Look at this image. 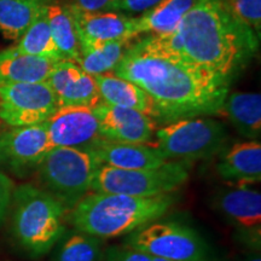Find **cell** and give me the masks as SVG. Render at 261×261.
<instances>
[{
	"label": "cell",
	"instance_id": "6da1fadb",
	"mask_svg": "<svg viewBox=\"0 0 261 261\" xmlns=\"http://www.w3.org/2000/svg\"><path fill=\"white\" fill-rule=\"evenodd\" d=\"M113 73L144 91L151 117L165 125L219 114L228 94V81L185 56L168 35H140Z\"/></svg>",
	"mask_w": 261,
	"mask_h": 261
},
{
	"label": "cell",
	"instance_id": "7a4b0ae2",
	"mask_svg": "<svg viewBox=\"0 0 261 261\" xmlns=\"http://www.w3.org/2000/svg\"><path fill=\"white\" fill-rule=\"evenodd\" d=\"M168 37L185 56L226 81L253 57L260 39L233 17L225 0H197Z\"/></svg>",
	"mask_w": 261,
	"mask_h": 261
},
{
	"label": "cell",
	"instance_id": "3957f363",
	"mask_svg": "<svg viewBox=\"0 0 261 261\" xmlns=\"http://www.w3.org/2000/svg\"><path fill=\"white\" fill-rule=\"evenodd\" d=\"M172 194L137 197L90 191L70 210L75 230L100 240L128 234L163 217L174 204Z\"/></svg>",
	"mask_w": 261,
	"mask_h": 261
},
{
	"label": "cell",
	"instance_id": "277c9868",
	"mask_svg": "<svg viewBox=\"0 0 261 261\" xmlns=\"http://www.w3.org/2000/svg\"><path fill=\"white\" fill-rule=\"evenodd\" d=\"M11 232L24 252L46 254L65 233L68 208L44 189L18 187L11 198Z\"/></svg>",
	"mask_w": 261,
	"mask_h": 261
},
{
	"label": "cell",
	"instance_id": "5b68a950",
	"mask_svg": "<svg viewBox=\"0 0 261 261\" xmlns=\"http://www.w3.org/2000/svg\"><path fill=\"white\" fill-rule=\"evenodd\" d=\"M154 146L167 161H195L221 152L227 142L224 125L210 117H190L155 130Z\"/></svg>",
	"mask_w": 261,
	"mask_h": 261
},
{
	"label": "cell",
	"instance_id": "8992f818",
	"mask_svg": "<svg viewBox=\"0 0 261 261\" xmlns=\"http://www.w3.org/2000/svg\"><path fill=\"white\" fill-rule=\"evenodd\" d=\"M99 163L81 148H52L37 171L45 190L71 210L91 191Z\"/></svg>",
	"mask_w": 261,
	"mask_h": 261
},
{
	"label": "cell",
	"instance_id": "52a82bcc",
	"mask_svg": "<svg viewBox=\"0 0 261 261\" xmlns=\"http://www.w3.org/2000/svg\"><path fill=\"white\" fill-rule=\"evenodd\" d=\"M189 179L187 162L167 161L154 169H119L99 166L91 191L137 197L173 194Z\"/></svg>",
	"mask_w": 261,
	"mask_h": 261
},
{
	"label": "cell",
	"instance_id": "ba28073f",
	"mask_svg": "<svg viewBox=\"0 0 261 261\" xmlns=\"http://www.w3.org/2000/svg\"><path fill=\"white\" fill-rule=\"evenodd\" d=\"M126 246L171 261H208L210 248L194 228L165 221H152L128 233Z\"/></svg>",
	"mask_w": 261,
	"mask_h": 261
},
{
	"label": "cell",
	"instance_id": "9c48e42d",
	"mask_svg": "<svg viewBox=\"0 0 261 261\" xmlns=\"http://www.w3.org/2000/svg\"><path fill=\"white\" fill-rule=\"evenodd\" d=\"M58 109L56 94L47 83H0V119L11 127L44 123Z\"/></svg>",
	"mask_w": 261,
	"mask_h": 261
},
{
	"label": "cell",
	"instance_id": "30bf717a",
	"mask_svg": "<svg viewBox=\"0 0 261 261\" xmlns=\"http://www.w3.org/2000/svg\"><path fill=\"white\" fill-rule=\"evenodd\" d=\"M51 149L45 122L0 132V166L19 177L37 169Z\"/></svg>",
	"mask_w": 261,
	"mask_h": 261
},
{
	"label": "cell",
	"instance_id": "8fae6325",
	"mask_svg": "<svg viewBox=\"0 0 261 261\" xmlns=\"http://www.w3.org/2000/svg\"><path fill=\"white\" fill-rule=\"evenodd\" d=\"M213 203L217 211L246 237L260 247L261 194L243 185H231L217 192Z\"/></svg>",
	"mask_w": 261,
	"mask_h": 261
},
{
	"label": "cell",
	"instance_id": "7c38bea8",
	"mask_svg": "<svg viewBox=\"0 0 261 261\" xmlns=\"http://www.w3.org/2000/svg\"><path fill=\"white\" fill-rule=\"evenodd\" d=\"M45 123L52 148L86 149L102 138L92 108L58 107Z\"/></svg>",
	"mask_w": 261,
	"mask_h": 261
},
{
	"label": "cell",
	"instance_id": "4fadbf2b",
	"mask_svg": "<svg viewBox=\"0 0 261 261\" xmlns=\"http://www.w3.org/2000/svg\"><path fill=\"white\" fill-rule=\"evenodd\" d=\"M102 138L119 143L150 144L156 125L152 117L127 108L100 103L93 108Z\"/></svg>",
	"mask_w": 261,
	"mask_h": 261
},
{
	"label": "cell",
	"instance_id": "5bb4252c",
	"mask_svg": "<svg viewBox=\"0 0 261 261\" xmlns=\"http://www.w3.org/2000/svg\"><path fill=\"white\" fill-rule=\"evenodd\" d=\"M46 83L56 94L58 107H87L93 109L102 103L94 76L84 71L73 61L58 62Z\"/></svg>",
	"mask_w": 261,
	"mask_h": 261
},
{
	"label": "cell",
	"instance_id": "9a60e30c",
	"mask_svg": "<svg viewBox=\"0 0 261 261\" xmlns=\"http://www.w3.org/2000/svg\"><path fill=\"white\" fill-rule=\"evenodd\" d=\"M100 166L119 169H154L167 162L154 145L119 143L99 138L87 146Z\"/></svg>",
	"mask_w": 261,
	"mask_h": 261
},
{
	"label": "cell",
	"instance_id": "2e32d148",
	"mask_svg": "<svg viewBox=\"0 0 261 261\" xmlns=\"http://www.w3.org/2000/svg\"><path fill=\"white\" fill-rule=\"evenodd\" d=\"M71 9L80 44L140 37L136 31L137 18L132 16L115 11L84 12Z\"/></svg>",
	"mask_w": 261,
	"mask_h": 261
},
{
	"label": "cell",
	"instance_id": "e0dca14e",
	"mask_svg": "<svg viewBox=\"0 0 261 261\" xmlns=\"http://www.w3.org/2000/svg\"><path fill=\"white\" fill-rule=\"evenodd\" d=\"M218 175L230 185L256 184L261 180V144L247 140L221 151L217 163Z\"/></svg>",
	"mask_w": 261,
	"mask_h": 261
},
{
	"label": "cell",
	"instance_id": "ac0fdd59",
	"mask_svg": "<svg viewBox=\"0 0 261 261\" xmlns=\"http://www.w3.org/2000/svg\"><path fill=\"white\" fill-rule=\"evenodd\" d=\"M58 62L52 58L23 54L15 47H10L0 52V83H46Z\"/></svg>",
	"mask_w": 261,
	"mask_h": 261
},
{
	"label": "cell",
	"instance_id": "d6986e66",
	"mask_svg": "<svg viewBox=\"0 0 261 261\" xmlns=\"http://www.w3.org/2000/svg\"><path fill=\"white\" fill-rule=\"evenodd\" d=\"M94 80L103 103L137 110L151 117L152 104L150 97L136 84L117 76L113 71L94 75Z\"/></svg>",
	"mask_w": 261,
	"mask_h": 261
},
{
	"label": "cell",
	"instance_id": "ffe728a7",
	"mask_svg": "<svg viewBox=\"0 0 261 261\" xmlns=\"http://www.w3.org/2000/svg\"><path fill=\"white\" fill-rule=\"evenodd\" d=\"M221 112L241 136L256 140L261 135V96L254 92L227 94Z\"/></svg>",
	"mask_w": 261,
	"mask_h": 261
},
{
	"label": "cell",
	"instance_id": "44dd1931",
	"mask_svg": "<svg viewBox=\"0 0 261 261\" xmlns=\"http://www.w3.org/2000/svg\"><path fill=\"white\" fill-rule=\"evenodd\" d=\"M197 0H163L137 18L138 35H168L177 32L184 16Z\"/></svg>",
	"mask_w": 261,
	"mask_h": 261
},
{
	"label": "cell",
	"instance_id": "7402d4cb",
	"mask_svg": "<svg viewBox=\"0 0 261 261\" xmlns=\"http://www.w3.org/2000/svg\"><path fill=\"white\" fill-rule=\"evenodd\" d=\"M136 39L125 38L117 40L83 42L80 44L79 65L81 69L92 76L113 71Z\"/></svg>",
	"mask_w": 261,
	"mask_h": 261
},
{
	"label": "cell",
	"instance_id": "603a6c76",
	"mask_svg": "<svg viewBox=\"0 0 261 261\" xmlns=\"http://www.w3.org/2000/svg\"><path fill=\"white\" fill-rule=\"evenodd\" d=\"M52 39L63 60L80 63V41L70 5L50 3L46 9Z\"/></svg>",
	"mask_w": 261,
	"mask_h": 261
},
{
	"label": "cell",
	"instance_id": "cb8c5ba5",
	"mask_svg": "<svg viewBox=\"0 0 261 261\" xmlns=\"http://www.w3.org/2000/svg\"><path fill=\"white\" fill-rule=\"evenodd\" d=\"M50 0H0V33L8 40H18Z\"/></svg>",
	"mask_w": 261,
	"mask_h": 261
},
{
	"label": "cell",
	"instance_id": "d4e9b609",
	"mask_svg": "<svg viewBox=\"0 0 261 261\" xmlns=\"http://www.w3.org/2000/svg\"><path fill=\"white\" fill-rule=\"evenodd\" d=\"M46 9L29 25L27 31L18 39L17 45L14 47L19 52H23V54L62 61L63 57L58 51L54 39H52Z\"/></svg>",
	"mask_w": 261,
	"mask_h": 261
},
{
	"label": "cell",
	"instance_id": "484cf974",
	"mask_svg": "<svg viewBox=\"0 0 261 261\" xmlns=\"http://www.w3.org/2000/svg\"><path fill=\"white\" fill-rule=\"evenodd\" d=\"M54 261H100L102 240L89 233L75 231L58 241Z\"/></svg>",
	"mask_w": 261,
	"mask_h": 261
},
{
	"label": "cell",
	"instance_id": "4316f807",
	"mask_svg": "<svg viewBox=\"0 0 261 261\" xmlns=\"http://www.w3.org/2000/svg\"><path fill=\"white\" fill-rule=\"evenodd\" d=\"M225 4L237 21L260 38L261 0H225Z\"/></svg>",
	"mask_w": 261,
	"mask_h": 261
},
{
	"label": "cell",
	"instance_id": "83f0119b",
	"mask_svg": "<svg viewBox=\"0 0 261 261\" xmlns=\"http://www.w3.org/2000/svg\"><path fill=\"white\" fill-rule=\"evenodd\" d=\"M100 261H154V259L148 254L123 244L109 247L103 250Z\"/></svg>",
	"mask_w": 261,
	"mask_h": 261
},
{
	"label": "cell",
	"instance_id": "f1b7e54d",
	"mask_svg": "<svg viewBox=\"0 0 261 261\" xmlns=\"http://www.w3.org/2000/svg\"><path fill=\"white\" fill-rule=\"evenodd\" d=\"M163 0H116L112 11L123 14H144Z\"/></svg>",
	"mask_w": 261,
	"mask_h": 261
},
{
	"label": "cell",
	"instance_id": "f546056e",
	"mask_svg": "<svg viewBox=\"0 0 261 261\" xmlns=\"http://www.w3.org/2000/svg\"><path fill=\"white\" fill-rule=\"evenodd\" d=\"M12 192H14V184L5 173L0 171V223L4 220L8 213L10 204H11Z\"/></svg>",
	"mask_w": 261,
	"mask_h": 261
},
{
	"label": "cell",
	"instance_id": "4dcf8cb0",
	"mask_svg": "<svg viewBox=\"0 0 261 261\" xmlns=\"http://www.w3.org/2000/svg\"><path fill=\"white\" fill-rule=\"evenodd\" d=\"M116 0H73L70 6L84 12L112 11Z\"/></svg>",
	"mask_w": 261,
	"mask_h": 261
},
{
	"label": "cell",
	"instance_id": "1f68e13d",
	"mask_svg": "<svg viewBox=\"0 0 261 261\" xmlns=\"http://www.w3.org/2000/svg\"><path fill=\"white\" fill-rule=\"evenodd\" d=\"M243 261H261L260 253H259V252H257V254H256V253H254V254H252V255L248 256L247 259H244Z\"/></svg>",
	"mask_w": 261,
	"mask_h": 261
},
{
	"label": "cell",
	"instance_id": "d6a6232c",
	"mask_svg": "<svg viewBox=\"0 0 261 261\" xmlns=\"http://www.w3.org/2000/svg\"><path fill=\"white\" fill-rule=\"evenodd\" d=\"M154 261H171V260H166V259H160V257H152Z\"/></svg>",
	"mask_w": 261,
	"mask_h": 261
}]
</instances>
